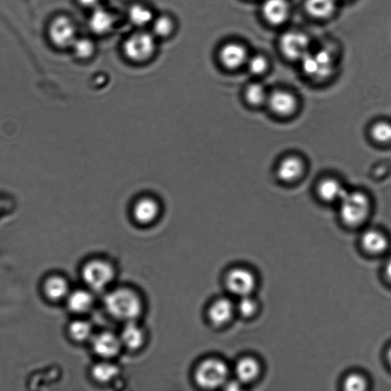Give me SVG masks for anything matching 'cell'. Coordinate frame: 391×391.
<instances>
[{
    "label": "cell",
    "instance_id": "cell-26",
    "mask_svg": "<svg viewBox=\"0 0 391 391\" xmlns=\"http://www.w3.org/2000/svg\"><path fill=\"white\" fill-rule=\"evenodd\" d=\"M119 374V368L108 361L98 363L92 369L93 379L100 383L111 382L114 380Z\"/></svg>",
    "mask_w": 391,
    "mask_h": 391
},
{
    "label": "cell",
    "instance_id": "cell-31",
    "mask_svg": "<svg viewBox=\"0 0 391 391\" xmlns=\"http://www.w3.org/2000/svg\"><path fill=\"white\" fill-rule=\"evenodd\" d=\"M250 73L255 76L264 74L269 67V60L262 54H256L249 57L246 65Z\"/></svg>",
    "mask_w": 391,
    "mask_h": 391
},
{
    "label": "cell",
    "instance_id": "cell-36",
    "mask_svg": "<svg viewBox=\"0 0 391 391\" xmlns=\"http://www.w3.org/2000/svg\"><path fill=\"white\" fill-rule=\"evenodd\" d=\"M386 273L388 279L391 282V260H389L388 263L386 265Z\"/></svg>",
    "mask_w": 391,
    "mask_h": 391
},
{
    "label": "cell",
    "instance_id": "cell-2",
    "mask_svg": "<svg viewBox=\"0 0 391 391\" xmlns=\"http://www.w3.org/2000/svg\"><path fill=\"white\" fill-rule=\"evenodd\" d=\"M105 306L111 317L126 322L135 321L142 311L139 297L127 288L109 293L105 298Z\"/></svg>",
    "mask_w": 391,
    "mask_h": 391
},
{
    "label": "cell",
    "instance_id": "cell-5",
    "mask_svg": "<svg viewBox=\"0 0 391 391\" xmlns=\"http://www.w3.org/2000/svg\"><path fill=\"white\" fill-rule=\"evenodd\" d=\"M85 282L91 289L101 291L111 284L115 272L113 267L104 260H94L88 262L82 271Z\"/></svg>",
    "mask_w": 391,
    "mask_h": 391
},
{
    "label": "cell",
    "instance_id": "cell-18",
    "mask_svg": "<svg viewBox=\"0 0 391 391\" xmlns=\"http://www.w3.org/2000/svg\"><path fill=\"white\" fill-rule=\"evenodd\" d=\"M305 9L312 18L326 20L335 15L337 0H306Z\"/></svg>",
    "mask_w": 391,
    "mask_h": 391
},
{
    "label": "cell",
    "instance_id": "cell-11",
    "mask_svg": "<svg viewBox=\"0 0 391 391\" xmlns=\"http://www.w3.org/2000/svg\"><path fill=\"white\" fill-rule=\"evenodd\" d=\"M266 104L274 114L287 118L296 112L298 101L296 96L291 92L276 90L269 93Z\"/></svg>",
    "mask_w": 391,
    "mask_h": 391
},
{
    "label": "cell",
    "instance_id": "cell-17",
    "mask_svg": "<svg viewBox=\"0 0 391 391\" xmlns=\"http://www.w3.org/2000/svg\"><path fill=\"white\" fill-rule=\"evenodd\" d=\"M177 29L176 19L170 13L157 14L149 30L159 41L168 40L175 36Z\"/></svg>",
    "mask_w": 391,
    "mask_h": 391
},
{
    "label": "cell",
    "instance_id": "cell-33",
    "mask_svg": "<svg viewBox=\"0 0 391 391\" xmlns=\"http://www.w3.org/2000/svg\"><path fill=\"white\" fill-rule=\"evenodd\" d=\"M257 308L256 301L251 297V295L240 298L236 306V310L244 317H252L256 312Z\"/></svg>",
    "mask_w": 391,
    "mask_h": 391
},
{
    "label": "cell",
    "instance_id": "cell-7",
    "mask_svg": "<svg viewBox=\"0 0 391 391\" xmlns=\"http://www.w3.org/2000/svg\"><path fill=\"white\" fill-rule=\"evenodd\" d=\"M217 56L219 63L230 71L238 70L246 65L250 57L247 47L234 41L223 44L219 49Z\"/></svg>",
    "mask_w": 391,
    "mask_h": 391
},
{
    "label": "cell",
    "instance_id": "cell-14",
    "mask_svg": "<svg viewBox=\"0 0 391 391\" xmlns=\"http://www.w3.org/2000/svg\"><path fill=\"white\" fill-rule=\"evenodd\" d=\"M262 12L265 21L273 26L284 25L291 15L287 0H265Z\"/></svg>",
    "mask_w": 391,
    "mask_h": 391
},
{
    "label": "cell",
    "instance_id": "cell-24",
    "mask_svg": "<svg viewBox=\"0 0 391 391\" xmlns=\"http://www.w3.org/2000/svg\"><path fill=\"white\" fill-rule=\"evenodd\" d=\"M93 299L92 295L85 291H77L72 293L68 298V306L74 313H83L92 307Z\"/></svg>",
    "mask_w": 391,
    "mask_h": 391
},
{
    "label": "cell",
    "instance_id": "cell-35",
    "mask_svg": "<svg viewBox=\"0 0 391 391\" xmlns=\"http://www.w3.org/2000/svg\"><path fill=\"white\" fill-rule=\"evenodd\" d=\"M243 383L240 382L238 380L236 381H231L230 383H225L226 389L229 390H239L242 389Z\"/></svg>",
    "mask_w": 391,
    "mask_h": 391
},
{
    "label": "cell",
    "instance_id": "cell-12",
    "mask_svg": "<svg viewBox=\"0 0 391 391\" xmlns=\"http://www.w3.org/2000/svg\"><path fill=\"white\" fill-rule=\"evenodd\" d=\"M126 14L129 24L135 30H149L157 15L152 6L141 1L129 4Z\"/></svg>",
    "mask_w": 391,
    "mask_h": 391
},
{
    "label": "cell",
    "instance_id": "cell-6",
    "mask_svg": "<svg viewBox=\"0 0 391 391\" xmlns=\"http://www.w3.org/2000/svg\"><path fill=\"white\" fill-rule=\"evenodd\" d=\"M311 41L306 34L298 31L287 32L281 36L280 47L284 56L291 60L303 59L310 49Z\"/></svg>",
    "mask_w": 391,
    "mask_h": 391
},
{
    "label": "cell",
    "instance_id": "cell-27",
    "mask_svg": "<svg viewBox=\"0 0 391 391\" xmlns=\"http://www.w3.org/2000/svg\"><path fill=\"white\" fill-rule=\"evenodd\" d=\"M71 49L75 56L80 60H86L95 56L97 45L91 38L82 37L75 40Z\"/></svg>",
    "mask_w": 391,
    "mask_h": 391
},
{
    "label": "cell",
    "instance_id": "cell-3",
    "mask_svg": "<svg viewBox=\"0 0 391 391\" xmlns=\"http://www.w3.org/2000/svg\"><path fill=\"white\" fill-rule=\"evenodd\" d=\"M338 203L342 221L352 227L365 223L372 208L369 197L360 190H347Z\"/></svg>",
    "mask_w": 391,
    "mask_h": 391
},
{
    "label": "cell",
    "instance_id": "cell-1",
    "mask_svg": "<svg viewBox=\"0 0 391 391\" xmlns=\"http://www.w3.org/2000/svg\"><path fill=\"white\" fill-rule=\"evenodd\" d=\"M159 43L149 30H135L123 41L122 52L133 63H146L155 56Z\"/></svg>",
    "mask_w": 391,
    "mask_h": 391
},
{
    "label": "cell",
    "instance_id": "cell-19",
    "mask_svg": "<svg viewBox=\"0 0 391 391\" xmlns=\"http://www.w3.org/2000/svg\"><path fill=\"white\" fill-rule=\"evenodd\" d=\"M235 311V306L229 299H219L212 304L209 310V318L216 326H223L231 320Z\"/></svg>",
    "mask_w": 391,
    "mask_h": 391
},
{
    "label": "cell",
    "instance_id": "cell-34",
    "mask_svg": "<svg viewBox=\"0 0 391 391\" xmlns=\"http://www.w3.org/2000/svg\"><path fill=\"white\" fill-rule=\"evenodd\" d=\"M101 1L102 0H78V3L80 5L91 10H93L101 5Z\"/></svg>",
    "mask_w": 391,
    "mask_h": 391
},
{
    "label": "cell",
    "instance_id": "cell-13",
    "mask_svg": "<svg viewBox=\"0 0 391 391\" xmlns=\"http://www.w3.org/2000/svg\"><path fill=\"white\" fill-rule=\"evenodd\" d=\"M305 164L297 155H289L281 159L277 167V176L280 181L287 183H293L303 176Z\"/></svg>",
    "mask_w": 391,
    "mask_h": 391
},
{
    "label": "cell",
    "instance_id": "cell-28",
    "mask_svg": "<svg viewBox=\"0 0 391 391\" xmlns=\"http://www.w3.org/2000/svg\"><path fill=\"white\" fill-rule=\"evenodd\" d=\"M269 93L267 92L265 87L255 82L246 87L245 97L246 101L254 107H260L267 104Z\"/></svg>",
    "mask_w": 391,
    "mask_h": 391
},
{
    "label": "cell",
    "instance_id": "cell-8",
    "mask_svg": "<svg viewBox=\"0 0 391 391\" xmlns=\"http://www.w3.org/2000/svg\"><path fill=\"white\" fill-rule=\"evenodd\" d=\"M49 36L52 42L57 47L61 49L71 47L78 38L76 25L70 18L58 16L51 23Z\"/></svg>",
    "mask_w": 391,
    "mask_h": 391
},
{
    "label": "cell",
    "instance_id": "cell-4",
    "mask_svg": "<svg viewBox=\"0 0 391 391\" xmlns=\"http://www.w3.org/2000/svg\"><path fill=\"white\" fill-rule=\"evenodd\" d=\"M229 368L225 362L216 359L202 361L195 372V381L204 389H216L227 382Z\"/></svg>",
    "mask_w": 391,
    "mask_h": 391
},
{
    "label": "cell",
    "instance_id": "cell-37",
    "mask_svg": "<svg viewBox=\"0 0 391 391\" xmlns=\"http://www.w3.org/2000/svg\"><path fill=\"white\" fill-rule=\"evenodd\" d=\"M388 361L390 364V366H391V348L389 349V351L388 353Z\"/></svg>",
    "mask_w": 391,
    "mask_h": 391
},
{
    "label": "cell",
    "instance_id": "cell-15",
    "mask_svg": "<svg viewBox=\"0 0 391 391\" xmlns=\"http://www.w3.org/2000/svg\"><path fill=\"white\" fill-rule=\"evenodd\" d=\"M92 346L96 354L104 359H111L120 353L122 345L118 336L105 332L95 336Z\"/></svg>",
    "mask_w": 391,
    "mask_h": 391
},
{
    "label": "cell",
    "instance_id": "cell-22",
    "mask_svg": "<svg viewBox=\"0 0 391 391\" xmlns=\"http://www.w3.org/2000/svg\"><path fill=\"white\" fill-rule=\"evenodd\" d=\"M258 361L252 357H245L236 363L235 372L237 380L243 383H248L256 380L260 373Z\"/></svg>",
    "mask_w": 391,
    "mask_h": 391
},
{
    "label": "cell",
    "instance_id": "cell-30",
    "mask_svg": "<svg viewBox=\"0 0 391 391\" xmlns=\"http://www.w3.org/2000/svg\"><path fill=\"white\" fill-rule=\"evenodd\" d=\"M71 337L76 341L81 342L91 337L92 327L89 322L78 320L72 322L69 328Z\"/></svg>",
    "mask_w": 391,
    "mask_h": 391
},
{
    "label": "cell",
    "instance_id": "cell-10",
    "mask_svg": "<svg viewBox=\"0 0 391 391\" xmlns=\"http://www.w3.org/2000/svg\"><path fill=\"white\" fill-rule=\"evenodd\" d=\"M226 285L230 292L241 298L251 295L255 289L256 279L249 270L238 267L228 273Z\"/></svg>",
    "mask_w": 391,
    "mask_h": 391
},
{
    "label": "cell",
    "instance_id": "cell-9",
    "mask_svg": "<svg viewBox=\"0 0 391 391\" xmlns=\"http://www.w3.org/2000/svg\"><path fill=\"white\" fill-rule=\"evenodd\" d=\"M118 23V19L115 13L102 5L91 10L88 19L89 29L98 36L111 35Z\"/></svg>",
    "mask_w": 391,
    "mask_h": 391
},
{
    "label": "cell",
    "instance_id": "cell-32",
    "mask_svg": "<svg viewBox=\"0 0 391 391\" xmlns=\"http://www.w3.org/2000/svg\"><path fill=\"white\" fill-rule=\"evenodd\" d=\"M344 389L348 391H361L365 390L368 387V382L366 377L360 374H350L343 383Z\"/></svg>",
    "mask_w": 391,
    "mask_h": 391
},
{
    "label": "cell",
    "instance_id": "cell-21",
    "mask_svg": "<svg viewBox=\"0 0 391 391\" xmlns=\"http://www.w3.org/2000/svg\"><path fill=\"white\" fill-rule=\"evenodd\" d=\"M122 345L129 349H138L145 342V334L142 329L134 321L126 322L120 336Z\"/></svg>",
    "mask_w": 391,
    "mask_h": 391
},
{
    "label": "cell",
    "instance_id": "cell-23",
    "mask_svg": "<svg viewBox=\"0 0 391 391\" xmlns=\"http://www.w3.org/2000/svg\"><path fill=\"white\" fill-rule=\"evenodd\" d=\"M364 249L370 254H380L386 251L388 246V240L382 232L370 230L362 235L361 238Z\"/></svg>",
    "mask_w": 391,
    "mask_h": 391
},
{
    "label": "cell",
    "instance_id": "cell-16",
    "mask_svg": "<svg viewBox=\"0 0 391 391\" xmlns=\"http://www.w3.org/2000/svg\"><path fill=\"white\" fill-rule=\"evenodd\" d=\"M347 190L344 185L333 177L322 179L317 188L318 196L322 201L326 203H339Z\"/></svg>",
    "mask_w": 391,
    "mask_h": 391
},
{
    "label": "cell",
    "instance_id": "cell-20",
    "mask_svg": "<svg viewBox=\"0 0 391 391\" xmlns=\"http://www.w3.org/2000/svg\"><path fill=\"white\" fill-rule=\"evenodd\" d=\"M159 205L153 198L145 197L137 202L133 210L136 221L141 224L153 223L159 215Z\"/></svg>",
    "mask_w": 391,
    "mask_h": 391
},
{
    "label": "cell",
    "instance_id": "cell-25",
    "mask_svg": "<svg viewBox=\"0 0 391 391\" xmlns=\"http://www.w3.org/2000/svg\"><path fill=\"white\" fill-rule=\"evenodd\" d=\"M44 289L47 298L52 300H59L67 294L68 284L63 278L54 276L46 280Z\"/></svg>",
    "mask_w": 391,
    "mask_h": 391
},
{
    "label": "cell",
    "instance_id": "cell-29",
    "mask_svg": "<svg viewBox=\"0 0 391 391\" xmlns=\"http://www.w3.org/2000/svg\"><path fill=\"white\" fill-rule=\"evenodd\" d=\"M370 136L377 143L386 144L391 143V122L388 121H379L370 128Z\"/></svg>",
    "mask_w": 391,
    "mask_h": 391
}]
</instances>
